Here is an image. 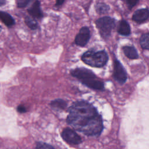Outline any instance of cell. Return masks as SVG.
<instances>
[{
  "mask_svg": "<svg viewBox=\"0 0 149 149\" xmlns=\"http://www.w3.org/2000/svg\"><path fill=\"white\" fill-rule=\"evenodd\" d=\"M68 123L74 129L88 136L101 133L103 126L101 116L97 109L85 101L74 102L68 109Z\"/></svg>",
  "mask_w": 149,
  "mask_h": 149,
  "instance_id": "6da1fadb",
  "label": "cell"
},
{
  "mask_svg": "<svg viewBox=\"0 0 149 149\" xmlns=\"http://www.w3.org/2000/svg\"><path fill=\"white\" fill-rule=\"evenodd\" d=\"M72 76L77 78L81 83L89 88L95 90H102L103 83L99 80L95 75L89 69L79 68L71 70Z\"/></svg>",
  "mask_w": 149,
  "mask_h": 149,
  "instance_id": "7a4b0ae2",
  "label": "cell"
},
{
  "mask_svg": "<svg viewBox=\"0 0 149 149\" xmlns=\"http://www.w3.org/2000/svg\"><path fill=\"white\" fill-rule=\"evenodd\" d=\"M108 59V55L104 51L89 50L81 56V60L86 64L96 68L104 66L107 63Z\"/></svg>",
  "mask_w": 149,
  "mask_h": 149,
  "instance_id": "3957f363",
  "label": "cell"
},
{
  "mask_svg": "<svg viewBox=\"0 0 149 149\" xmlns=\"http://www.w3.org/2000/svg\"><path fill=\"white\" fill-rule=\"evenodd\" d=\"M95 24L101 36L103 38H108L115 26V20L110 17L105 16L98 19Z\"/></svg>",
  "mask_w": 149,
  "mask_h": 149,
  "instance_id": "277c9868",
  "label": "cell"
},
{
  "mask_svg": "<svg viewBox=\"0 0 149 149\" xmlns=\"http://www.w3.org/2000/svg\"><path fill=\"white\" fill-rule=\"evenodd\" d=\"M113 76L115 79L120 84L124 83L127 79L126 73L124 68L117 59L114 61Z\"/></svg>",
  "mask_w": 149,
  "mask_h": 149,
  "instance_id": "5b68a950",
  "label": "cell"
},
{
  "mask_svg": "<svg viewBox=\"0 0 149 149\" xmlns=\"http://www.w3.org/2000/svg\"><path fill=\"white\" fill-rule=\"evenodd\" d=\"M62 137L65 141L71 144H78L81 142V137L69 128H66L62 131Z\"/></svg>",
  "mask_w": 149,
  "mask_h": 149,
  "instance_id": "8992f818",
  "label": "cell"
},
{
  "mask_svg": "<svg viewBox=\"0 0 149 149\" xmlns=\"http://www.w3.org/2000/svg\"><path fill=\"white\" fill-rule=\"evenodd\" d=\"M90 38V30L87 27H83L80 29L79 33L75 38V43L79 46L86 45Z\"/></svg>",
  "mask_w": 149,
  "mask_h": 149,
  "instance_id": "52a82bcc",
  "label": "cell"
},
{
  "mask_svg": "<svg viewBox=\"0 0 149 149\" xmlns=\"http://www.w3.org/2000/svg\"><path fill=\"white\" fill-rule=\"evenodd\" d=\"M149 18V10L147 9H140L137 10L133 14L132 19L137 23H143Z\"/></svg>",
  "mask_w": 149,
  "mask_h": 149,
  "instance_id": "ba28073f",
  "label": "cell"
},
{
  "mask_svg": "<svg viewBox=\"0 0 149 149\" xmlns=\"http://www.w3.org/2000/svg\"><path fill=\"white\" fill-rule=\"evenodd\" d=\"M29 14L34 18L40 19L42 17L43 14L40 8V3L38 1H36L27 10Z\"/></svg>",
  "mask_w": 149,
  "mask_h": 149,
  "instance_id": "9c48e42d",
  "label": "cell"
},
{
  "mask_svg": "<svg viewBox=\"0 0 149 149\" xmlns=\"http://www.w3.org/2000/svg\"><path fill=\"white\" fill-rule=\"evenodd\" d=\"M123 51L125 55L131 59H135L138 58V54L136 49L132 46H125L123 47Z\"/></svg>",
  "mask_w": 149,
  "mask_h": 149,
  "instance_id": "30bf717a",
  "label": "cell"
},
{
  "mask_svg": "<svg viewBox=\"0 0 149 149\" xmlns=\"http://www.w3.org/2000/svg\"><path fill=\"white\" fill-rule=\"evenodd\" d=\"M0 19L8 27H11L15 23L13 18L9 13L5 12L0 11Z\"/></svg>",
  "mask_w": 149,
  "mask_h": 149,
  "instance_id": "8fae6325",
  "label": "cell"
},
{
  "mask_svg": "<svg viewBox=\"0 0 149 149\" xmlns=\"http://www.w3.org/2000/svg\"><path fill=\"white\" fill-rule=\"evenodd\" d=\"M118 33L123 36H128L130 33V27L129 24L125 20H122L119 24L118 29Z\"/></svg>",
  "mask_w": 149,
  "mask_h": 149,
  "instance_id": "7c38bea8",
  "label": "cell"
},
{
  "mask_svg": "<svg viewBox=\"0 0 149 149\" xmlns=\"http://www.w3.org/2000/svg\"><path fill=\"white\" fill-rule=\"evenodd\" d=\"M50 105L52 108L55 109H64L67 107L66 102L62 99H56L52 101Z\"/></svg>",
  "mask_w": 149,
  "mask_h": 149,
  "instance_id": "4fadbf2b",
  "label": "cell"
},
{
  "mask_svg": "<svg viewBox=\"0 0 149 149\" xmlns=\"http://www.w3.org/2000/svg\"><path fill=\"white\" fill-rule=\"evenodd\" d=\"M140 43L143 48L149 50V33L142 35L140 40Z\"/></svg>",
  "mask_w": 149,
  "mask_h": 149,
  "instance_id": "5bb4252c",
  "label": "cell"
},
{
  "mask_svg": "<svg viewBox=\"0 0 149 149\" xmlns=\"http://www.w3.org/2000/svg\"><path fill=\"white\" fill-rule=\"evenodd\" d=\"M25 23L31 29V30H36L38 28V23L37 22H36V20L31 17H29V16H27L26 18H25Z\"/></svg>",
  "mask_w": 149,
  "mask_h": 149,
  "instance_id": "9a60e30c",
  "label": "cell"
},
{
  "mask_svg": "<svg viewBox=\"0 0 149 149\" xmlns=\"http://www.w3.org/2000/svg\"><path fill=\"white\" fill-rule=\"evenodd\" d=\"M109 7L104 3H98L96 5V10L99 13H104L108 12Z\"/></svg>",
  "mask_w": 149,
  "mask_h": 149,
  "instance_id": "2e32d148",
  "label": "cell"
},
{
  "mask_svg": "<svg viewBox=\"0 0 149 149\" xmlns=\"http://www.w3.org/2000/svg\"><path fill=\"white\" fill-rule=\"evenodd\" d=\"M36 149H55V148L52 147L51 146L47 143L39 142L37 144Z\"/></svg>",
  "mask_w": 149,
  "mask_h": 149,
  "instance_id": "e0dca14e",
  "label": "cell"
},
{
  "mask_svg": "<svg viewBox=\"0 0 149 149\" xmlns=\"http://www.w3.org/2000/svg\"><path fill=\"white\" fill-rule=\"evenodd\" d=\"M30 1L29 0H19L17 1V6L18 8H24L26 6Z\"/></svg>",
  "mask_w": 149,
  "mask_h": 149,
  "instance_id": "ac0fdd59",
  "label": "cell"
},
{
  "mask_svg": "<svg viewBox=\"0 0 149 149\" xmlns=\"http://www.w3.org/2000/svg\"><path fill=\"white\" fill-rule=\"evenodd\" d=\"M17 110L20 113H24L26 112V108L24 106L22 105H20L17 107Z\"/></svg>",
  "mask_w": 149,
  "mask_h": 149,
  "instance_id": "d6986e66",
  "label": "cell"
},
{
  "mask_svg": "<svg viewBox=\"0 0 149 149\" xmlns=\"http://www.w3.org/2000/svg\"><path fill=\"white\" fill-rule=\"evenodd\" d=\"M127 5H129V8H132L133 6H134L136 5V3L138 2V1H127L126 2Z\"/></svg>",
  "mask_w": 149,
  "mask_h": 149,
  "instance_id": "ffe728a7",
  "label": "cell"
},
{
  "mask_svg": "<svg viewBox=\"0 0 149 149\" xmlns=\"http://www.w3.org/2000/svg\"><path fill=\"white\" fill-rule=\"evenodd\" d=\"M63 2H64L63 1H56V6H59V5H62Z\"/></svg>",
  "mask_w": 149,
  "mask_h": 149,
  "instance_id": "44dd1931",
  "label": "cell"
},
{
  "mask_svg": "<svg viewBox=\"0 0 149 149\" xmlns=\"http://www.w3.org/2000/svg\"><path fill=\"white\" fill-rule=\"evenodd\" d=\"M5 3V1H0V6L3 5Z\"/></svg>",
  "mask_w": 149,
  "mask_h": 149,
  "instance_id": "7402d4cb",
  "label": "cell"
},
{
  "mask_svg": "<svg viewBox=\"0 0 149 149\" xmlns=\"http://www.w3.org/2000/svg\"><path fill=\"white\" fill-rule=\"evenodd\" d=\"M1 30H2V28H1V26H0V31H1Z\"/></svg>",
  "mask_w": 149,
  "mask_h": 149,
  "instance_id": "603a6c76",
  "label": "cell"
}]
</instances>
